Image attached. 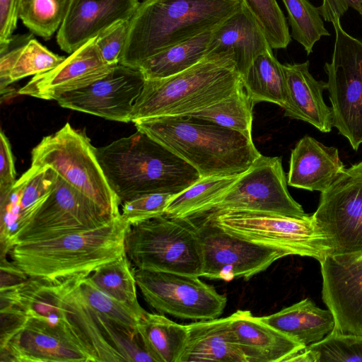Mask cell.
Returning a JSON list of instances; mask_svg holds the SVG:
<instances>
[{
  "mask_svg": "<svg viewBox=\"0 0 362 362\" xmlns=\"http://www.w3.org/2000/svg\"><path fill=\"white\" fill-rule=\"evenodd\" d=\"M81 276L51 283L65 317L93 361L155 362L139 334L109 320L88 303L80 287Z\"/></svg>",
  "mask_w": 362,
  "mask_h": 362,
  "instance_id": "obj_9",
  "label": "cell"
},
{
  "mask_svg": "<svg viewBox=\"0 0 362 362\" xmlns=\"http://www.w3.org/2000/svg\"><path fill=\"white\" fill-rule=\"evenodd\" d=\"M138 332L155 362H179L187 339V325L146 311L139 322Z\"/></svg>",
  "mask_w": 362,
  "mask_h": 362,
  "instance_id": "obj_28",
  "label": "cell"
},
{
  "mask_svg": "<svg viewBox=\"0 0 362 362\" xmlns=\"http://www.w3.org/2000/svg\"><path fill=\"white\" fill-rule=\"evenodd\" d=\"M264 322L306 346L322 340L334 329L332 313L303 299L274 314L259 317Z\"/></svg>",
  "mask_w": 362,
  "mask_h": 362,
  "instance_id": "obj_27",
  "label": "cell"
},
{
  "mask_svg": "<svg viewBox=\"0 0 362 362\" xmlns=\"http://www.w3.org/2000/svg\"><path fill=\"white\" fill-rule=\"evenodd\" d=\"M244 86L216 103L187 116L206 120L241 133L252 140V107Z\"/></svg>",
  "mask_w": 362,
  "mask_h": 362,
  "instance_id": "obj_33",
  "label": "cell"
},
{
  "mask_svg": "<svg viewBox=\"0 0 362 362\" xmlns=\"http://www.w3.org/2000/svg\"><path fill=\"white\" fill-rule=\"evenodd\" d=\"M272 51L259 25L242 4L238 11L213 30L205 57H230L243 78L257 57Z\"/></svg>",
  "mask_w": 362,
  "mask_h": 362,
  "instance_id": "obj_22",
  "label": "cell"
},
{
  "mask_svg": "<svg viewBox=\"0 0 362 362\" xmlns=\"http://www.w3.org/2000/svg\"><path fill=\"white\" fill-rule=\"evenodd\" d=\"M212 32L206 31L168 47L144 61L138 68L146 79L166 78L183 71L205 57Z\"/></svg>",
  "mask_w": 362,
  "mask_h": 362,
  "instance_id": "obj_29",
  "label": "cell"
},
{
  "mask_svg": "<svg viewBox=\"0 0 362 362\" xmlns=\"http://www.w3.org/2000/svg\"><path fill=\"white\" fill-rule=\"evenodd\" d=\"M1 362L94 361L64 311L37 313L16 305H1Z\"/></svg>",
  "mask_w": 362,
  "mask_h": 362,
  "instance_id": "obj_6",
  "label": "cell"
},
{
  "mask_svg": "<svg viewBox=\"0 0 362 362\" xmlns=\"http://www.w3.org/2000/svg\"><path fill=\"white\" fill-rule=\"evenodd\" d=\"M129 21L115 23L95 37V44L103 59L108 64L117 65L124 48Z\"/></svg>",
  "mask_w": 362,
  "mask_h": 362,
  "instance_id": "obj_41",
  "label": "cell"
},
{
  "mask_svg": "<svg viewBox=\"0 0 362 362\" xmlns=\"http://www.w3.org/2000/svg\"><path fill=\"white\" fill-rule=\"evenodd\" d=\"M349 8L356 10L362 18V0H322L317 9L325 21L332 23L340 19Z\"/></svg>",
  "mask_w": 362,
  "mask_h": 362,
  "instance_id": "obj_45",
  "label": "cell"
},
{
  "mask_svg": "<svg viewBox=\"0 0 362 362\" xmlns=\"http://www.w3.org/2000/svg\"><path fill=\"white\" fill-rule=\"evenodd\" d=\"M125 252L138 269L202 276V241L190 218L164 214L130 225Z\"/></svg>",
  "mask_w": 362,
  "mask_h": 362,
  "instance_id": "obj_7",
  "label": "cell"
},
{
  "mask_svg": "<svg viewBox=\"0 0 362 362\" xmlns=\"http://www.w3.org/2000/svg\"><path fill=\"white\" fill-rule=\"evenodd\" d=\"M316 362H362V337L332 331L322 340L307 346Z\"/></svg>",
  "mask_w": 362,
  "mask_h": 362,
  "instance_id": "obj_38",
  "label": "cell"
},
{
  "mask_svg": "<svg viewBox=\"0 0 362 362\" xmlns=\"http://www.w3.org/2000/svg\"><path fill=\"white\" fill-rule=\"evenodd\" d=\"M69 0H23L20 19L30 32L45 40L59 29Z\"/></svg>",
  "mask_w": 362,
  "mask_h": 362,
  "instance_id": "obj_35",
  "label": "cell"
},
{
  "mask_svg": "<svg viewBox=\"0 0 362 362\" xmlns=\"http://www.w3.org/2000/svg\"><path fill=\"white\" fill-rule=\"evenodd\" d=\"M86 135L69 123L42 138L31 151V165L50 168L112 218L121 215L120 202L111 189Z\"/></svg>",
  "mask_w": 362,
  "mask_h": 362,
  "instance_id": "obj_8",
  "label": "cell"
},
{
  "mask_svg": "<svg viewBox=\"0 0 362 362\" xmlns=\"http://www.w3.org/2000/svg\"><path fill=\"white\" fill-rule=\"evenodd\" d=\"M242 0H143L129 20L119 63L138 68L168 47L215 29Z\"/></svg>",
  "mask_w": 362,
  "mask_h": 362,
  "instance_id": "obj_3",
  "label": "cell"
},
{
  "mask_svg": "<svg viewBox=\"0 0 362 362\" xmlns=\"http://www.w3.org/2000/svg\"><path fill=\"white\" fill-rule=\"evenodd\" d=\"M335 40L324 66L333 127L357 151L362 144V42L347 33L340 19L332 23Z\"/></svg>",
  "mask_w": 362,
  "mask_h": 362,
  "instance_id": "obj_11",
  "label": "cell"
},
{
  "mask_svg": "<svg viewBox=\"0 0 362 362\" xmlns=\"http://www.w3.org/2000/svg\"><path fill=\"white\" fill-rule=\"evenodd\" d=\"M288 14L291 37L300 44L309 55L315 44L329 36L317 7L309 0H281Z\"/></svg>",
  "mask_w": 362,
  "mask_h": 362,
  "instance_id": "obj_34",
  "label": "cell"
},
{
  "mask_svg": "<svg viewBox=\"0 0 362 362\" xmlns=\"http://www.w3.org/2000/svg\"><path fill=\"white\" fill-rule=\"evenodd\" d=\"M133 123L201 177L242 174L261 155L253 141L241 133L191 116L150 117Z\"/></svg>",
  "mask_w": 362,
  "mask_h": 362,
  "instance_id": "obj_2",
  "label": "cell"
},
{
  "mask_svg": "<svg viewBox=\"0 0 362 362\" xmlns=\"http://www.w3.org/2000/svg\"><path fill=\"white\" fill-rule=\"evenodd\" d=\"M242 86L234 61L205 57L175 75L146 79L136 99L132 122L156 117L187 116L230 96Z\"/></svg>",
  "mask_w": 362,
  "mask_h": 362,
  "instance_id": "obj_5",
  "label": "cell"
},
{
  "mask_svg": "<svg viewBox=\"0 0 362 362\" xmlns=\"http://www.w3.org/2000/svg\"><path fill=\"white\" fill-rule=\"evenodd\" d=\"M136 284L145 301L158 313L204 320L220 317L227 298L199 276L136 269Z\"/></svg>",
  "mask_w": 362,
  "mask_h": 362,
  "instance_id": "obj_12",
  "label": "cell"
},
{
  "mask_svg": "<svg viewBox=\"0 0 362 362\" xmlns=\"http://www.w3.org/2000/svg\"><path fill=\"white\" fill-rule=\"evenodd\" d=\"M240 175L201 177L193 185L174 196L165 214L178 218H194L210 211Z\"/></svg>",
  "mask_w": 362,
  "mask_h": 362,
  "instance_id": "obj_31",
  "label": "cell"
},
{
  "mask_svg": "<svg viewBox=\"0 0 362 362\" xmlns=\"http://www.w3.org/2000/svg\"><path fill=\"white\" fill-rule=\"evenodd\" d=\"M200 216L233 235L285 250L290 255L313 257L320 262L328 255L325 237L312 216L298 218L230 210L211 211Z\"/></svg>",
  "mask_w": 362,
  "mask_h": 362,
  "instance_id": "obj_10",
  "label": "cell"
},
{
  "mask_svg": "<svg viewBox=\"0 0 362 362\" xmlns=\"http://www.w3.org/2000/svg\"><path fill=\"white\" fill-rule=\"evenodd\" d=\"M174 196L167 193L139 195L121 204V216L129 225H134L164 215Z\"/></svg>",
  "mask_w": 362,
  "mask_h": 362,
  "instance_id": "obj_40",
  "label": "cell"
},
{
  "mask_svg": "<svg viewBox=\"0 0 362 362\" xmlns=\"http://www.w3.org/2000/svg\"><path fill=\"white\" fill-rule=\"evenodd\" d=\"M113 218L57 174L52 192L18 234L14 245L93 229Z\"/></svg>",
  "mask_w": 362,
  "mask_h": 362,
  "instance_id": "obj_16",
  "label": "cell"
},
{
  "mask_svg": "<svg viewBox=\"0 0 362 362\" xmlns=\"http://www.w3.org/2000/svg\"><path fill=\"white\" fill-rule=\"evenodd\" d=\"M126 253L107 262L89 276L102 291L139 311L145 310L139 305L136 294V269Z\"/></svg>",
  "mask_w": 362,
  "mask_h": 362,
  "instance_id": "obj_32",
  "label": "cell"
},
{
  "mask_svg": "<svg viewBox=\"0 0 362 362\" xmlns=\"http://www.w3.org/2000/svg\"><path fill=\"white\" fill-rule=\"evenodd\" d=\"M95 153L121 204L144 194L176 195L201 177L191 165L138 130L96 148Z\"/></svg>",
  "mask_w": 362,
  "mask_h": 362,
  "instance_id": "obj_4",
  "label": "cell"
},
{
  "mask_svg": "<svg viewBox=\"0 0 362 362\" xmlns=\"http://www.w3.org/2000/svg\"><path fill=\"white\" fill-rule=\"evenodd\" d=\"M244 88L255 105L269 102L284 108L286 83L282 64L268 52L257 57L242 78Z\"/></svg>",
  "mask_w": 362,
  "mask_h": 362,
  "instance_id": "obj_30",
  "label": "cell"
},
{
  "mask_svg": "<svg viewBox=\"0 0 362 362\" xmlns=\"http://www.w3.org/2000/svg\"><path fill=\"white\" fill-rule=\"evenodd\" d=\"M230 316L246 362H286L289 356L305 347L249 310H238Z\"/></svg>",
  "mask_w": 362,
  "mask_h": 362,
  "instance_id": "obj_25",
  "label": "cell"
},
{
  "mask_svg": "<svg viewBox=\"0 0 362 362\" xmlns=\"http://www.w3.org/2000/svg\"><path fill=\"white\" fill-rule=\"evenodd\" d=\"M33 34L13 35L5 47L0 49V88L5 90L11 84L9 76L25 45L33 38Z\"/></svg>",
  "mask_w": 362,
  "mask_h": 362,
  "instance_id": "obj_42",
  "label": "cell"
},
{
  "mask_svg": "<svg viewBox=\"0 0 362 362\" xmlns=\"http://www.w3.org/2000/svg\"><path fill=\"white\" fill-rule=\"evenodd\" d=\"M320 263L322 299L335 320L333 331L362 337V252L329 255Z\"/></svg>",
  "mask_w": 362,
  "mask_h": 362,
  "instance_id": "obj_18",
  "label": "cell"
},
{
  "mask_svg": "<svg viewBox=\"0 0 362 362\" xmlns=\"http://www.w3.org/2000/svg\"><path fill=\"white\" fill-rule=\"evenodd\" d=\"M81 291L88 303L100 315L124 329L138 332V324L146 313L135 310L99 289L88 276L79 278Z\"/></svg>",
  "mask_w": 362,
  "mask_h": 362,
  "instance_id": "obj_36",
  "label": "cell"
},
{
  "mask_svg": "<svg viewBox=\"0 0 362 362\" xmlns=\"http://www.w3.org/2000/svg\"><path fill=\"white\" fill-rule=\"evenodd\" d=\"M116 65L107 64L90 39L53 69L34 76L18 93L47 100L87 87L107 75Z\"/></svg>",
  "mask_w": 362,
  "mask_h": 362,
  "instance_id": "obj_19",
  "label": "cell"
},
{
  "mask_svg": "<svg viewBox=\"0 0 362 362\" xmlns=\"http://www.w3.org/2000/svg\"><path fill=\"white\" fill-rule=\"evenodd\" d=\"M23 0H0V49L8 45L13 37Z\"/></svg>",
  "mask_w": 362,
  "mask_h": 362,
  "instance_id": "obj_43",
  "label": "cell"
},
{
  "mask_svg": "<svg viewBox=\"0 0 362 362\" xmlns=\"http://www.w3.org/2000/svg\"><path fill=\"white\" fill-rule=\"evenodd\" d=\"M65 58L54 54L33 37L25 45L16 62L9 76L10 83L49 71Z\"/></svg>",
  "mask_w": 362,
  "mask_h": 362,
  "instance_id": "obj_39",
  "label": "cell"
},
{
  "mask_svg": "<svg viewBox=\"0 0 362 362\" xmlns=\"http://www.w3.org/2000/svg\"><path fill=\"white\" fill-rule=\"evenodd\" d=\"M287 185L281 158L261 154L239 175L211 211H248L298 218L308 216L301 205L290 194Z\"/></svg>",
  "mask_w": 362,
  "mask_h": 362,
  "instance_id": "obj_14",
  "label": "cell"
},
{
  "mask_svg": "<svg viewBox=\"0 0 362 362\" xmlns=\"http://www.w3.org/2000/svg\"><path fill=\"white\" fill-rule=\"evenodd\" d=\"M358 164L362 168V160L358 163Z\"/></svg>",
  "mask_w": 362,
  "mask_h": 362,
  "instance_id": "obj_46",
  "label": "cell"
},
{
  "mask_svg": "<svg viewBox=\"0 0 362 362\" xmlns=\"http://www.w3.org/2000/svg\"><path fill=\"white\" fill-rule=\"evenodd\" d=\"M187 326L179 362H246L231 325V316L199 320Z\"/></svg>",
  "mask_w": 362,
  "mask_h": 362,
  "instance_id": "obj_26",
  "label": "cell"
},
{
  "mask_svg": "<svg viewBox=\"0 0 362 362\" xmlns=\"http://www.w3.org/2000/svg\"><path fill=\"white\" fill-rule=\"evenodd\" d=\"M345 168L337 148L326 146L305 135L291 151L287 183L293 187L322 192Z\"/></svg>",
  "mask_w": 362,
  "mask_h": 362,
  "instance_id": "obj_24",
  "label": "cell"
},
{
  "mask_svg": "<svg viewBox=\"0 0 362 362\" xmlns=\"http://www.w3.org/2000/svg\"><path fill=\"white\" fill-rule=\"evenodd\" d=\"M16 170L8 139L0 134V194L8 191L16 183Z\"/></svg>",
  "mask_w": 362,
  "mask_h": 362,
  "instance_id": "obj_44",
  "label": "cell"
},
{
  "mask_svg": "<svg viewBox=\"0 0 362 362\" xmlns=\"http://www.w3.org/2000/svg\"><path fill=\"white\" fill-rule=\"evenodd\" d=\"M327 241L328 255L362 252V168H345L321 192L312 215Z\"/></svg>",
  "mask_w": 362,
  "mask_h": 362,
  "instance_id": "obj_13",
  "label": "cell"
},
{
  "mask_svg": "<svg viewBox=\"0 0 362 362\" xmlns=\"http://www.w3.org/2000/svg\"><path fill=\"white\" fill-rule=\"evenodd\" d=\"M139 0H69L57 42L71 54L115 23L129 21Z\"/></svg>",
  "mask_w": 362,
  "mask_h": 362,
  "instance_id": "obj_21",
  "label": "cell"
},
{
  "mask_svg": "<svg viewBox=\"0 0 362 362\" xmlns=\"http://www.w3.org/2000/svg\"><path fill=\"white\" fill-rule=\"evenodd\" d=\"M129 226L120 215L93 229L21 243L12 247L7 255L30 279L56 282L88 276L126 253L125 237Z\"/></svg>",
  "mask_w": 362,
  "mask_h": 362,
  "instance_id": "obj_1",
  "label": "cell"
},
{
  "mask_svg": "<svg viewBox=\"0 0 362 362\" xmlns=\"http://www.w3.org/2000/svg\"><path fill=\"white\" fill-rule=\"evenodd\" d=\"M282 66L286 83L285 116L308 122L322 132H329L333 127L332 108L323 98L327 82L313 76L308 60Z\"/></svg>",
  "mask_w": 362,
  "mask_h": 362,
  "instance_id": "obj_23",
  "label": "cell"
},
{
  "mask_svg": "<svg viewBox=\"0 0 362 362\" xmlns=\"http://www.w3.org/2000/svg\"><path fill=\"white\" fill-rule=\"evenodd\" d=\"M145 81L139 68L118 64L105 77L57 101L64 108L127 123L132 122L134 105Z\"/></svg>",
  "mask_w": 362,
  "mask_h": 362,
  "instance_id": "obj_17",
  "label": "cell"
},
{
  "mask_svg": "<svg viewBox=\"0 0 362 362\" xmlns=\"http://www.w3.org/2000/svg\"><path fill=\"white\" fill-rule=\"evenodd\" d=\"M57 175L50 168L30 166L8 191L0 194L1 257L7 256L18 234L49 196Z\"/></svg>",
  "mask_w": 362,
  "mask_h": 362,
  "instance_id": "obj_20",
  "label": "cell"
},
{
  "mask_svg": "<svg viewBox=\"0 0 362 362\" xmlns=\"http://www.w3.org/2000/svg\"><path fill=\"white\" fill-rule=\"evenodd\" d=\"M203 245L202 276L230 281L247 280L265 271L278 259L290 255L283 250L256 243L233 235L202 216L194 217ZM193 220V219H192Z\"/></svg>",
  "mask_w": 362,
  "mask_h": 362,
  "instance_id": "obj_15",
  "label": "cell"
},
{
  "mask_svg": "<svg viewBox=\"0 0 362 362\" xmlns=\"http://www.w3.org/2000/svg\"><path fill=\"white\" fill-rule=\"evenodd\" d=\"M263 30L272 49H285L291 41L286 18L276 0H242Z\"/></svg>",
  "mask_w": 362,
  "mask_h": 362,
  "instance_id": "obj_37",
  "label": "cell"
}]
</instances>
